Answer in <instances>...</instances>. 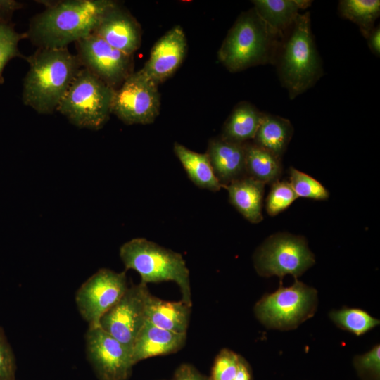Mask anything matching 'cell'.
<instances>
[{
  "mask_svg": "<svg viewBox=\"0 0 380 380\" xmlns=\"http://www.w3.org/2000/svg\"><path fill=\"white\" fill-rule=\"evenodd\" d=\"M224 188L228 191L230 203L247 220L255 224L262 220L264 183L245 176Z\"/></svg>",
  "mask_w": 380,
  "mask_h": 380,
  "instance_id": "d6986e66",
  "label": "cell"
},
{
  "mask_svg": "<svg viewBox=\"0 0 380 380\" xmlns=\"http://www.w3.org/2000/svg\"><path fill=\"white\" fill-rule=\"evenodd\" d=\"M297 198L289 182L276 181L266 200L267 212L270 215L275 216L286 209Z\"/></svg>",
  "mask_w": 380,
  "mask_h": 380,
  "instance_id": "f1b7e54d",
  "label": "cell"
},
{
  "mask_svg": "<svg viewBox=\"0 0 380 380\" xmlns=\"http://www.w3.org/2000/svg\"><path fill=\"white\" fill-rule=\"evenodd\" d=\"M25 59L30 68L23 80V101L38 113L51 114L82 68L68 48L38 49Z\"/></svg>",
  "mask_w": 380,
  "mask_h": 380,
  "instance_id": "7a4b0ae2",
  "label": "cell"
},
{
  "mask_svg": "<svg viewBox=\"0 0 380 380\" xmlns=\"http://www.w3.org/2000/svg\"><path fill=\"white\" fill-rule=\"evenodd\" d=\"M353 362L362 380H380L379 344H376L364 354L355 355Z\"/></svg>",
  "mask_w": 380,
  "mask_h": 380,
  "instance_id": "4dcf8cb0",
  "label": "cell"
},
{
  "mask_svg": "<svg viewBox=\"0 0 380 380\" xmlns=\"http://www.w3.org/2000/svg\"><path fill=\"white\" fill-rule=\"evenodd\" d=\"M329 317L338 328L357 336L365 334L380 323L367 312L355 308L343 307L332 310Z\"/></svg>",
  "mask_w": 380,
  "mask_h": 380,
  "instance_id": "484cf974",
  "label": "cell"
},
{
  "mask_svg": "<svg viewBox=\"0 0 380 380\" xmlns=\"http://www.w3.org/2000/svg\"><path fill=\"white\" fill-rule=\"evenodd\" d=\"M173 151L195 185L212 191H217L222 188L206 153L193 151L177 142L174 144Z\"/></svg>",
  "mask_w": 380,
  "mask_h": 380,
  "instance_id": "44dd1931",
  "label": "cell"
},
{
  "mask_svg": "<svg viewBox=\"0 0 380 380\" xmlns=\"http://www.w3.org/2000/svg\"><path fill=\"white\" fill-rule=\"evenodd\" d=\"M191 312V305L182 300H165L151 293L149 294L146 300L147 321L165 330L176 333H186Z\"/></svg>",
  "mask_w": 380,
  "mask_h": 380,
  "instance_id": "ac0fdd59",
  "label": "cell"
},
{
  "mask_svg": "<svg viewBox=\"0 0 380 380\" xmlns=\"http://www.w3.org/2000/svg\"><path fill=\"white\" fill-rule=\"evenodd\" d=\"M244 146L246 176L265 184L276 182L281 172V158L253 142Z\"/></svg>",
  "mask_w": 380,
  "mask_h": 380,
  "instance_id": "cb8c5ba5",
  "label": "cell"
},
{
  "mask_svg": "<svg viewBox=\"0 0 380 380\" xmlns=\"http://www.w3.org/2000/svg\"><path fill=\"white\" fill-rule=\"evenodd\" d=\"M263 113L247 101L238 103L224 123L221 137L240 144L253 139Z\"/></svg>",
  "mask_w": 380,
  "mask_h": 380,
  "instance_id": "7402d4cb",
  "label": "cell"
},
{
  "mask_svg": "<svg viewBox=\"0 0 380 380\" xmlns=\"http://www.w3.org/2000/svg\"><path fill=\"white\" fill-rule=\"evenodd\" d=\"M172 380H210L192 365L184 363L175 370Z\"/></svg>",
  "mask_w": 380,
  "mask_h": 380,
  "instance_id": "d6a6232c",
  "label": "cell"
},
{
  "mask_svg": "<svg viewBox=\"0 0 380 380\" xmlns=\"http://www.w3.org/2000/svg\"><path fill=\"white\" fill-rule=\"evenodd\" d=\"M253 3L260 18L281 38L299 14L296 0H255Z\"/></svg>",
  "mask_w": 380,
  "mask_h": 380,
  "instance_id": "603a6c76",
  "label": "cell"
},
{
  "mask_svg": "<svg viewBox=\"0 0 380 380\" xmlns=\"http://www.w3.org/2000/svg\"><path fill=\"white\" fill-rule=\"evenodd\" d=\"M92 34L130 56L139 48L141 42L139 24L118 3L104 14Z\"/></svg>",
  "mask_w": 380,
  "mask_h": 380,
  "instance_id": "9a60e30c",
  "label": "cell"
},
{
  "mask_svg": "<svg viewBox=\"0 0 380 380\" xmlns=\"http://www.w3.org/2000/svg\"><path fill=\"white\" fill-rule=\"evenodd\" d=\"M234 380H253L251 368L242 356H240L238 372Z\"/></svg>",
  "mask_w": 380,
  "mask_h": 380,
  "instance_id": "d590c367",
  "label": "cell"
},
{
  "mask_svg": "<svg viewBox=\"0 0 380 380\" xmlns=\"http://www.w3.org/2000/svg\"><path fill=\"white\" fill-rule=\"evenodd\" d=\"M282 39L253 8L241 13L229 30L218 51V58L232 72L274 63Z\"/></svg>",
  "mask_w": 380,
  "mask_h": 380,
  "instance_id": "3957f363",
  "label": "cell"
},
{
  "mask_svg": "<svg viewBox=\"0 0 380 380\" xmlns=\"http://www.w3.org/2000/svg\"><path fill=\"white\" fill-rule=\"evenodd\" d=\"M338 8L343 18L358 25L365 38L374 27L375 20L380 15L379 0H341Z\"/></svg>",
  "mask_w": 380,
  "mask_h": 380,
  "instance_id": "d4e9b609",
  "label": "cell"
},
{
  "mask_svg": "<svg viewBox=\"0 0 380 380\" xmlns=\"http://www.w3.org/2000/svg\"><path fill=\"white\" fill-rule=\"evenodd\" d=\"M297 197L325 200L329 192L325 187L311 176L293 167L290 168V182Z\"/></svg>",
  "mask_w": 380,
  "mask_h": 380,
  "instance_id": "83f0119b",
  "label": "cell"
},
{
  "mask_svg": "<svg viewBox=\"0 0 380 380\" xmlns=\"http://www.w3.org/2000/svg\"><path fill=\"white\" fill-rule=\"evenodd\" d=\"M276 63L281 83L291 99L305 91L322 76L310 12L297 16L281 41Z\"/></svg>",
  "mask_w": 380,
  "mask_h": 380,
  "instance_id": "277c9868",
  "label": "cell"
},
{
  "mask_svg": "<svg viewBox=\"0 0 380 380\" xmlns=\"http://www.w3.org/2000/svg\"><path fill=\"white\" fill-rule=\"evenodd\" d=\"M244 144L231 141L222 137L209 141L205 153L222 187L246 176Z\"/></svg>",
  "mask_w": 380,
  "mask_h": 380,
  "instance_id": "2e32d148",
  "label": "cell"
},
{
  "mask_svg": "<svg viewBox=\"0 0 380 380\" xmlns=\"http://www.w3.org/2000/svg\"><path fill=\"white\" fill-rule=\"evenodd\" d=\"M253 262L259 275L277 276L281 280L287 274L297 279L315 260L303 237L282 233L270 236L258 247Z\"/></svg>",
  "mask_w": 380,
  "mask_h": 380,
  "instance_id": "ba28073f",
  "label": "cell"
},
{
  "mask_svg": "<svg viewBox=\"0 0 380 380\" xmlns=\"http://www.w3.org/2000/svg\"><path fill=\"white\" fill-rule=\"evenodd\" d=\"M240 356L229 349L222 348L215 358L210 380H234Z\"/></svg>",
  "mask_w": 380,
  "mask_h": 380,
  "instance_id": "f546056e",
  "label": "cell"
},
{
  "mask_svg": "<svg viewBox=\"0 0 380 380\" xmlns=\"http://www.w3.org/2000/svg\"><path fill=\"white\" fill-rule=\"evenodd\" d=\"M25 38H27L26 32H16L11 23H0V84L4 82L3 72L6 64L13 58H25L18 46L19 42Z\"/></svg>",
  "mask_w": 380,
  "mask_h": 380,
  "instance_id": "4316f807",
  "label": "cell"
},
{
  "mask_svg": "<svg viewBox=\"0 0 380 380\" xmlns=\"http://www.w3.org/2000/svg\"><path fill=\"white\" fill-rule=\"evenodd\" d=\"M45 9L30 21L27 37L38 48H67L91 34L104 14L117 3L111 0L42 1Z\"/></svg>",
  "mask_w": 380,
  "mask_h": 380,
  "instance_id": "6da1fadb",
  "label": "cell"
},
{
  "mask_svg": "<svg viewBox=\"0 0 380 380\" xmlns=\"http://www.w3.org/2000/svg\"><path fill=\"white\" fill-rule=\"evenodd\" d=\"M23 4L14 0H0V23H10L13 13L22 8Z\"/></svg>",
  "mask_w": 380,
  "mask_h": 380,
  "instance_id": "836d02e7",
  "label": "cell"
},
{
  "mask_svg": "<svg viewBox=\"0 0 380 380\" xmlns=\"http://www.w3.org/2000/svg\"><path fill=\"white\" fill-rule=\"evenodd\" d=\"M317 305V290L295 279L291 286L280 284L277 291L265 294L254 305L253 312L265 327L289 331L313 317Z\"/></svg>",
  "mask_w": 380,
  "mask_h": 380,
  "instance_id": "52a82bcc",
  "label": "cell"
},
{
  "mask_svg": "<svg viewBox=\"0 0 380 380\" xmlns=\"http://www.w3.org/2000/svg\"><path fill=\"white\" fill-rule=\"evenodd\" d=\"M371 51L376 56L380 55V27H374L366 38Z\"/></svg>",
  "mask_w": 380,
  "mask_h": 380,
  "instance_id": "e575fe53",
  "label": "cell"
},
{
  "mask_svg": "<svg viewBox=\"0 0 380 380\" xmlns=\"http://www.w3.org/2000/svg\"><path fill=\"white\" fill-rule=\"evenodd\" d=\"M88 360L100 380H127L132 367V350L99 326L89 327L86 336Z\"/></svg>",
  "mask_w": 380,
  "mask_h": 380,
  "instance_id": "4fadbf2b",
  "label": "cell"
},
{
  "mask_svg": "<svg viewBox=\"0 0 380 380\" xmlns=\"http://www.w3.org/2000/svg\"><path fill=\"white\" fill-rule=\"evenodd\" d=\"M150 291L140 282L129 286L120 299L101 318L99 326L132 349L146 322V304Z\"/></svg>",
  "mask_w": 380,
  "mask_h": 380,
  "instance_id": "7c38bea8",
  "label": "cell"
},
{
  "mask_svg": "<svg viewBox=\"0 0 380 380\" xmlns=\"http://www.w3.org/2000/svg\"><path fill=\"white\" fill-rule=\"evenodd\" d=\"M75 47L82 68L114 89L133 72L132 56L113 48L94 34L76 42Z\"/></svg>",
  "mask_w": 380,
  "mask_h": 380,
  "instance_id": "8fae6325",
  "label": "cell"
},
{
  "mask_svg": "<svg viewBox=\"0 0 380 380\" xmlns=\"http://www.w3.org/2000/svg\"><path fill=\"white\" fill-rule=\"evenodd\" d=\"M125 272L103 268L78 289L75 302L89 327H97L101 317L123 296L128 288Z\"/></svg>",
  "mask_w": 380,
  "mask_h": 380,
  "instance_id": "30bf717a",
  "label": "cell"
},
{
  "mask_svg": "<svg viewBox=\"0 0 380 380\" xmlns=\"http://www.w3.org/2000/svg\"><path fill=\"white\" fill-rule=\"evenodd\" d=\"M293 132V127L288 119L263 113L253 143L281 158Z\"/></svg>",
  "mask_w": 380,
  "mask_h": 380,
  "instance_id": "ffe728a7",
  "label": "cell"
},
{
  "mask_svg": "<svg viewBox=\"0 0 380 380\" xmlns=\"http://www.w3.org/2000/svg\"><path fill=\"white\" fill-rule=\"evenodd\" d=\"M114 91L82 68L63 96L57 111L77 127L98 130L109 119Z\"/></svg>",
  "mask_w": 380,
  "mask_h": 380,
  "instance_id": "8992f818",
  "label": "cell"
},
{
  "mask_svg": "<svg viewBox=\"0 0 380 380\" xmlns=\"http://www.w3.org/2000/svg\"><path fill=\"white\" fill-rule=\"evenodd\" d=\"M160 107L158 84L139 70L115 89L111 113L127 125H146L154 122Z\"/></svg>",
  "mask_w": 380,
  "mask_h": 380,
  "instance_id": "9c48e42d",
  "label": "cell"
},
{
  "mask_svg": "<svg viewBox=\"0 0 380 380\" xmlns=\"http://www.w3.org/2000/svg\"><path fill=\"white\" fill-rule=\"evenodd\" d=\"M300 9H305L311 5L312 1L308 0H296Z\"/></svg>",
  "mask_w": 380,
  "mask_h": 380,
  "instance_id": "8d00e7d4",
  "label": "cell"
},
{
  "mask_svg": "<svg viewBox=\"0 0 380 380\" xmlns=\"http://www.w3.org/2000/svg\"><path fill=\"white\" fill-rule=\"evenodd\" d=\"M186 333H176L159 328L146 320L132 349V361L177 353L185 345Z\"/></svg>",
  "mask_w": 380,
  "mask_h": 380,
  "instance_id": "e0dca14e",
  "label": "cell"
},
{
  "mask_svg": "<svg viewBox=\"0 0 380 380\" xmlns=\"http://www.w3.org/2000/svg\"><path fill=\"white\" fill-rule=\"evenodd\" d=\"M126 270H133L144 284L173 281L179 288L182 300L191 305L189 270L182 255L144 238H135L120 248Z\"/></svg>",
  "mask_w": 380,
  "mask_h": 380,
  "instance_id": "5b68a950",
  "label": "cell"
},
{
  "mask_svg": "<svg viewBox=\"0 0 380 380\" xmlns=\"http://www.w3.org/2000/svg\"><path fill=\"white\" fill-rule=\"evenodd\" d=\"M15 359L4 331L0 327V380H15Z\"/></svg>",
  "mask_w": 380,
  "mask_h": 380,
  "instance_id": "1f68e13d",
  "label": "cell"
},
{
  "mask_svg": "<svg viewBox=\"0 0 380 380\" xmlns=\"http://www.w3.org/2000/svg\"><path fill=\"white\" fill-rule=\"evenodd\" d=\"M187 51V40L180 25L163 34L153 46L149 58L140 71L156 84L170 78L182 63Z\"/></svg>",
  "mask_w": 380,
  "mask_h": 380,
  "instance_id": "5bb4252c",
  "label": "cell"
}]
</instances>
